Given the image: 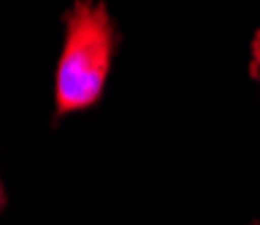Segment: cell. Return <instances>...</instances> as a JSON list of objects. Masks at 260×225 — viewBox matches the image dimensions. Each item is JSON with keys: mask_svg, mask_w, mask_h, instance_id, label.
Wrapping results in <instances>:
<instances>
[{"mask_svg": "<svg viewBox=\"0 0 260 225\" xmlns=\"http://www.w3.org/2000/svg\"><path fill=\"white\" fill-rule=\"evenodd\" d=\"M114 27L106 6L79 0L65 17V41L54 74L57 114L89 109L101 98L111 71Z\"/></svg>", "mask_w": 260, "mask_h": 225, "instance_id": "cell-1", "label": "cell"}, {"mask_svg": "<svg viewBox=\"0 0 260 225\" xmlns=\"http://www.w3.org/2000/svg\"><path fill=\"white\" fill-rule=\"evenodd\" d=\"M252 66H255V71H260V52L252 49Z\"/></svg>", "mask_w": 260, "mask_h": 225, "instance_id": "cell-2", "label": "cell"}, {"mask_svg": "<svg viewBox=\"0 0 260 225\" xmlns=\"http://www.w3.org/2000/svg\"><path fill=\"white\" fill-rule=\"evenodd\" d=\"M252 49H255V52H260V33L255 36V41H252Z\"/></svg>", "mask_w": 260, "mask_h": 225, "instance_id": "cell-3", "label": "cell"}, {"mask_svg": "<svg viewBox=\"0 0 260 225\" xmlns=\"http://www.w3.org/2000/svg\"><path fill=\"white\" fill-rule=\"evenodd\" d=\"M0 201H3V187H0Z\"/></svg>", "mask_w": 260, "mask_h": 225, "instance_id": "cell-4", "label": "cell"}]
</instances>
